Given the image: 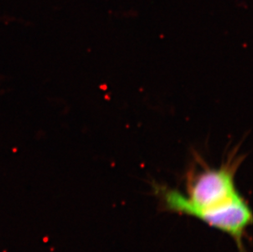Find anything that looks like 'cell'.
<instances>
[{
    "mask_svg": "<svg viewBox=\"0 0 253 252\" xmlns=\"http://www.w3.org/2000/svg\"><path fill=\"white\" fill-rule=\"evenodd\" d=\"M239 161L228 162L219 169H208L192 178L188 194L158 188L162 202L169 211L187 214L213 228H220L232 205L243 197L237 190L234 174Z\"/></svg>",
    "mask_w": 253,
    "mask_h": 252,
    "instance_id": "cell-1",
    "label": "cell"
}]
</instances>
